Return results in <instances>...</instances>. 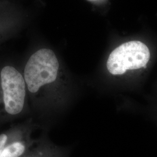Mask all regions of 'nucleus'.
<instances>
[{
	"mask_svg": "<svg viewBox=\"0 0 157 157\" xmlns=\"http://www.w3.org/2000/svg\"><path fill=\"white\" fill-rule=\"evenodd\" d=\"M30 117L23 73L10 64L0 67V120Z\"/></svg>",
	"mask_w": 157,
	"mask_h": 157,
	"instance_id": "obj_2",
	"label": "nucleus"
},
{
	"mask_svg": "<svg viewBox=\"0 0 157 157\" xmlns=\"http://www.w3.org/2000/svg\"><path fill=\"white\" fill-rule=\"evenodd\" d=\"M30 117L42 131L51 127L73 107L77 85L63 71L58 56L49 48H40L26 62L22 72Z\"/></svg>",
	"mask_w": 157,
	"mask_h": 157,
	"instance_id": "obj_1",
	"label": "nucleus"
},
{
	"mask_svg": "<svg viewBox=\"0 0 157 157\" xmlns=\"http://www.w3.org/2000/svg\"><path fill=\"white\" fill-rule=\"evenodd\" d=\"M40 136L22 157H69L71 149L54 143L48 137V131H42Z\"/></svg>",
	"mask_w": 157,
	"mask_h": 157,
	"instance_id": "obj_5",
	"label": "nucleus"
},
{
	"mask_svg": "<svg viewBox=\"0 0 157 157\" xmlns=\"http://www.w3.org/2000/svg\"><path fill=\"white\" fill-rule=\"evenodd\" d=\"M150 58L146 44L139 41H129L112 51L107 60V70L112 75H121L128 70L146 67Z\"/></svg>",
	"mask_w": 157,
	"mask_h": 157,
	"instance_id": "obj_3",
	"label": "nucleus"
},
{
	"mask_svg": "<svg viewBox=\"0 0 157 157\" xmlns=\"http://www.w3.org/2000/svg\"><path fill=\"white\" fill-rule=\"evenodd\" d=\"M40 129L33 118L28 117L8 132V138L3 148L0 150V157H22L33 146L36 138L32 135Z\"/></svg>",
	"mask_w": 157,
	"mask_h": 157,
	"instance_id": "obj_4",
	"label": "nucleus"
}]
</instances>
